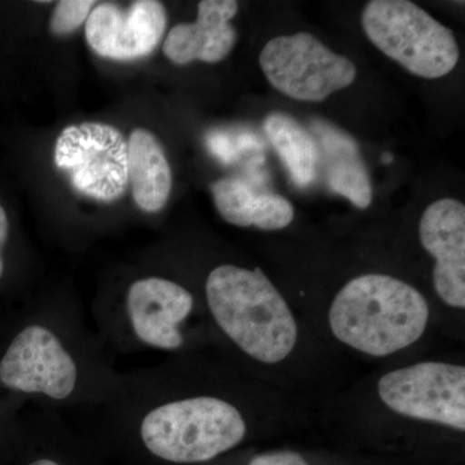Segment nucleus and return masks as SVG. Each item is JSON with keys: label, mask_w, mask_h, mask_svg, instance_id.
<instances>
[{"label": "nucleus", "mask_w": 465, "mask_h": 465, "mask_svg": "<svg viewBox=\"0 0 465 465\" xmlns=\"http://www.w3.org/2000/svg\"><path fill=\"white\" fill-rule=\"evenodd\" d=\"M421 244L436 259L434 289L445 304L465 308V206L452 198L433 202L419 224Z\"/></svg>", "instance_id": "9d476101"}, {"label": "nucleus", "mask_w": 465, "mask_h": 465, "mask_svg": "<svg viewBox=\"0 0 465 465\" xmlns=\"http://www.w3.org/2000/svg\"><path fill=\"white\" fill-rule=\"evenodd\" d=\"M367 38L407 72L439 79L457 66L454 33L409 0H371L362 14Z\"/></svg>", "instance_id": "20e7f679"}, {"label": "nucleus", "mask_w": 465, "mask_h": 465, "mask_svg": "<svg viewBox=\"0 0 465 465\" xmlns=\"http://www.w3.org/2000/svg\"><path fill=\"white\" fill-rule=\"evenodd\" d=\"M217 211L229 224L259 228L264 213L265 193L256 194L249 183L240 179L217 180L211 185Z\"/></svg>", "instance_id": "dca6fc26"}, {"label": "nucleus", "mask_w": 465, "mask_h": 465, "mask_svg": "<svg viewBox=\"0 0 465 465\" xmlns=\"http://www.w3.org/2000/svg\"><path fill=\"white\" fill-rule=\"evenodd\" d=\"M56 166L76 192L101 202L119 200L128 186V145L109 124L70 125L58 136Z\"/></svg>", "instance_id": "423d86ee"}, {"label": "nucleus", "mask_w": 465, "mask_h": 465, "mask_svg": "<svg viewBox=\"0 0 465 465\" xmlns=\"http://www.w3.org/2000/svg\"><path fill=\"white\" fill-rule=\"evenodd\" d=\"M206 295L220 329L250 357L272 365L295 348V318L262 269L217 266L208 275Z\"/></svg>", "instance_id": "f03ea898"}, {"label": "nucleus", "mask_w": 465, "mask_h": 465, "mask_svg": "<svg viewBox=\"0 0 465 465\" xmlns=\"http://www.w3.org/2000/svg\"><path fill=\"white\" fill-rule=\"evenodd\" d=\"M330 191L365 210L372 202V186L357 143L341 128L321 119L311 124Z\"/></svg>", "instance_id": "ddd939ff"}, {"label": "nucleus", "mask_w": 465, "mask_h": 465, "mask_svg": "<svg viewBox=\"0 0 465 465\" xmlns=\"http://www.w3.org/2000/svg\"><path fill=\"white\" fill-rule=\"evenodd\" d=\"M234 0H203L195 23L179 24L168 33L164 54L177 65L192 61L213 64L224 60L234 47L237 33L231 20L237 15Z\"/></svg>", "instance_id": "f8f14e48"}, {"label": "nucleus", "mask_w": 465, "mask_h": 465, "mask_svg": "<svg viewBox=\"0 0 465 465\" xmlns=\"http://www.w3.org/2000/svg\"><path fill=\"white\" fill-rule=\"evenodd\" d=\"M94 2L92 0H63L58 2L51 17V30L64 35L78 29L90 16Z\"/></svg>", "instance_id": "a211bd4d"}, {"label": "nucleus", "mask_w": 465, "mask_h": 465, "mask_svg": "<svg viewBox=\"0 0 465 465\" xmlns=\"http://www.w3.org/2000/svg\"><path fill=\"white\" fill-rule=\"evenodd\" d=\"M264 133L274 146L291 179L299 188H307L316 179L318 149L314 137L286 113L266 116Z\"/></svg>", "instance_id": "2eb2a0df"}, {"label": "nucleus", "mask_w": 465, "mask_h": 465, "mask_svg": "<svg viewBox=\"0 0 465 465\" xmlns=\"http://www.w3.org/2000/svg\"><path fill=\"white\" fill-rule=\"evenodd\" d=\"M193 296L164 278L136 281L127 293V311L137 338L150 347L177 349L183 345L179 324L191 314Z\"/></svg>", "instance_id": "9b49d317"}, {"label": "nucleus", "mask_w": 465, "mask_h": 465, "mask_svg": "<svg viewBox=\"0 0 465 465\" xmlns=\"http://www.w3.org/2000/svg\"><path fill=\"white\" fill-rule=\"evenodd\" d=\"M8 217L3 207L0 206V277L3 274V269H5V262H3V249H5V243L8 240Z\"/></svg>", "instance_id": "aec40b11"}, {"label": "nucleus", "mask_w": 465, "mask_h": 465, "mask_svg": "<svg viewBox=\"0 0 465 465\" xmlns=\"http://www.w3.org/2000/svg\"><path fill=\"white\" fill-rule=\"evenodd\" d=\"M382 402L397 414L465 430V367L423 362L394 370L378 384Z\"/></svg>", "instance_id": "0eeeda50"}, {"label": "nucleus", "mask_w": 465, "mask_h": 465, "mask_svg": "<svg viewBox=\"0 0 465 465\" xmlns=\"http://www.w3.org/2000/svg\"><path fill=\"white\" fill-rule=\"evenodd\" d=\"M128 145V183L134 200L146 213L162 210L173 188V174L161 143L149 131L137 128Z\"/></svg>", "instance_id": "4468645a"}, {"label": "nucleus", "mask_w": 465, "mask_h": 465, "mask_svg": "<svg viewBox=\"0 0 465 465\" xmlns=\"http://www.w3.org/2000/svg\"><path fill=\"white\" fill-rule=\"evenodd\" d=\"M76 381L78 370L69 351L51 330L38 324L18 333L0 361V381L12 391L66 400Z\"/></svg>", "instance_id": "6e6552de"}, {"label": "nucleus", "mask_w": 465, "mask_h": 465, "mask_svg": "<svg viewBox=\"0 0 465 465\" xmlns=\"http://www.w3.org/2000/svg\"><path fill=\"white\" fill-rule=\"evenodd\" d=\"M140 434L155 457L173 463H202L237 446L246 436V423L226 401L194 397L153 409L143 418Z\"/></svg>", "instance_id": "7ed1b4c3"}, {"label": "nucleus", "mask_w": 465, "mask_h": 465, "mask_svg": "<svg viewBox=\"0 0 465 465\" xmlns=\"http://www.w3.org/2000/svg\"><path fill=\"white\" fill-rule=\"evenodd\" d=\"M166 26L167 14L162 3L139 0L128 8L104 3L92 9L85 38L101 57L134 61L158 47Z\"/></svg>", "instance_id": "1a4fd4ad"}, {"label": "nucleus", "mask_w": 465, "mask_h": 465, "mask_svg": "<svg viewBox=\"0 0 465 465\" xmlns=\"http://www.w3.org/2000/svg\"><path fill=\"white\" fill-rule=\"evenodd\" d=\"M250 465H309L296 452L281 451L272 454L259 455L252 459Z\"/></svg>", "instance_id": "6ab92c4d"}, {"label": "nucleus", "mask_w": 465, "mask_h": 465, "mask_svg": "<svg viewBox=\"0 0 465 465\" xmlns=\"http://www.w3.org/2000/svg\"><path fill=\"white\" fill-rule=\"evenodd\" d=\"M260 66L269 84L284 96L321 103L353 84L357 67L308 33L281 35L264 45Z\"/></svg>", "instance_id": "39448f33"}, {"label": "nucleus", "mask_w": 465, "mask_h": 465, "mask_svg": "<svg viewBox=\"0 0 465 465\" xmlns=\"http://www.w3.org/2000/svg\"><path fill=\"white\" fill-rule=\"evenodd\" d=\"M29 465H58L56 461L50 460V459H41V460L34 461V463Z\"/></svg>", "instance_id": "412c9836"}, {"label": "nucleus", "mask_w": 465, "mask_h": 465, "mask_svg": "<svg viewBox=\"0 0 465 465\" xmlns=\"http://www.w3.org/2000/svg\"><path fill=\"white\" fill-rule=\"evenodd\" d=\"M335 338L374 357L414 344L430 321L427 300L411 284L385 274H365L345 284L329 313Z\"/></svg>", "instance_id": "f257e3e1"}, {"label": "nucleus", "mask_w": 465, "mask_h": 465, "mask_svg": "<svg viewBox=\"0 0 465 465\" xmlns=\"http://www.w3.org/2000/svg\"><path fill=\"white\" fill-rule=\"evenodd\" d=\"M382 159H384V161H382L384 162V163H391V155L388 154H385L384 157H382Z\"/></svg>", "instance_id": "4be33fe9"}, {"label": "nucleus", "mask_w": 465, "mask_h": 465, "mask_svg": "<svg viewBox=\"0 0 465 465\" xmlns=\"http://www.w3.org/2000/svg\"><path fill=\"white\" fill-rule=\"evenodd\" d=\"M206 143L210 152L224 163H232L242 152L262 150L264 143L256 134L250 133H225L213 131L207 134Z\"/></svg>", "instance_id": "f3484780"}]
</instances>
